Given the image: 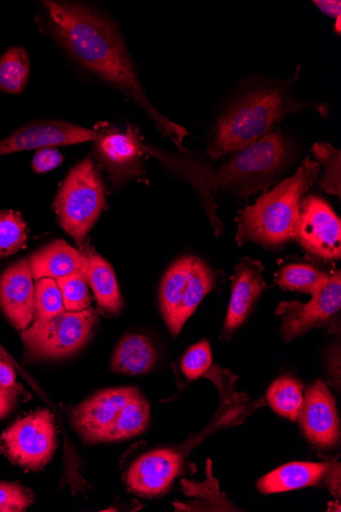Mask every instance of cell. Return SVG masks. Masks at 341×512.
Listing matches in <instances>:
<instances>
[{
    "instance_id": "obj_9",
    "label": "cell",
    "mask_w": 341,
    "mask_h": 512,
    "mask_svg": "<svg viewBox=\"0 0 341 512\" xmlns=\"http://www.w3.org/2000/svg\"><path fill=\"white\" fill-rule=\"evenodd\" d=\"M308 303L281 302L276 314L281 318L280 333L285 342L294 340L316 328L335 323L341 308V274L333 272L324 286Z\"/></svg>"
},
{
    "instance_id": "obj_3",
    "label": "cell",
    "mask_w": 341,
    "mask_h": 512,
    "mask_svg": "<svg viewBox=\"0 0 341 512\" xmlns=\"http://www.w3.org/2000/svg\"><path fill=\"white\" fill-rule=\"evenodd\" d=\"M297 74L289 81L255 87L243 93L218 118L212 132L208 154L218 160L229 153L240 152L272 133L286 117L307 109L328 116L326 104L303 102L295 98L292 84Z\"/></svg>"
},
{
    "instance_id": "obj_6",
    "label": "cell",
    "mask_w": 341,
    "mask_h": 512,
    "mask_svg": "<svg viewBox=\"0 0 341 512\" xmlns=\"http://www.w3.org/2000/svg\"><path fill=\"white\" fill-rule=\"evenodd\" d=\"M215 284L214 270L198 257L184 256L172 264L160 288L161 311L172 336L181 333Z\"/></svg>"
},
{
    "instance_id": "obj_25",
    "label": "cell",
    "mask_w": 341,
    "mask_h": 512,
    "mask_svg": "<svg viewBox=\"0 0 341 512\" xmlns=\"http://www.w3.org/2000/svg\"><path fill=\"white\" fill-rule=\"evenodd\" d=\"M303 390L304 385L298 379L282 377L268 389L267 400L276 413L297 422L304 403Z\"/></svg>"
},
{
    "instance_id": "obj_2",
    "label": "cell",
    "mask_w": 341,
    "mask_h": 512,
    "mask_svg": "<svg viewBox=\"0 0 341 512\" xmlns=\"http://www.w3.org/2000/svg\"><path fill=\"white\" fill-rule=\"evenodd\" d=\"M143 152L158 159L174 175L188 181L200 197L217 236L223 234V223L218 218L215 203L218 193L226 192L242 199L259 192L266 193L290 160V146L281 130L237 152L220 167L145 144Z\"/></svg>"
},
{
    "instance_id": "obj_14",
    "label": "cell",
    "mask_w": 341,
    "mask_h": 512,
    "mask_svg": "<svg viewBox=\"0 0 341 512\" xmlns=\"http://www.w3.org/2000/svg\"><path fill=\"white\" fill-rule=\"evenodd\" d=\"M298 421L308 440L320 448L339 444L340 422L336 401L323 381L309 386Z\"/></svg>"
},
{
    "instance_id": "obj_31",
    "label": "cell",
    "mask_w": 341,
    "mask_h": 512,
    "mask_svg": "<svg viewBox=\"0 0 341 512\" xmlns=\"http://www.w3.org/2000/svg\"><path fill=\"white\" fill-rule=\"evenodd\" d=\"M212 367V349L208 341L191 346L181 361V369L190 381H196L208 374Z\"/></svg>"
},
{
    "instance_id": "obj_34",
    "label": "cell",
    "mask_w": 341,
    "mask_h": 512,
    "mask_svg": "<svg viewBox=\"0 0 341 512\" xmlns=\"http://www.w3.org/2000/svg\"><path fill=\"white\" fill-rule=\"evenodd\" d=\"M21 386L5 388L0 386V412L7 416L16 406Z\"/></svg>"
},
{
    "instance_id": "obj_28",
    "label": "cell",
    "mask_w": 341,
    "mask_h": 512,
    "mask_svg": "<svg viewBox=\"0 0 341 512\" xmlns=\"http://www.w3.org/2000/svg\"><path fill=\"white\" fill-rule=\"evenodd\" d=\"M35 285V322H47L66 312L56 279L41 278Z\"/></svg>"
},
{
    "instance_id": "obj_29",
    "label": "cell",
    "mask_w": 341,
    "mask_h": 512,
    "mask_svg": "<svg viewBox=\"0 0 341 512\" xmlns=\"http://www.w3.org/2000/svg\"><path fill=\"white\" fill-rule=\"evenodd\" d=\"M182 491L186 496L196 497L201 502L208 501L207 511H236V507L220 493L218 482L214 479L211 471V460L208 462V480L206 483H196L182 480Z\"/></svg>"
},
{
    "instance_id": "obj_13",
    "label": "cell",
    "mask_w": 341,
    "mask_h": 512,
    "mask_svg": "<svg viewBox=\"0 0 341 512\" xmlns=\"http://www.w3.org/2000/svg\"><path fill=\"white\" fill-rule=\"evenodd\" d=\"M140 392L131 387L104 390L96 393L72 411V422L88 442H102L123 407Z\"/></svg>"
},
{
    "instance_id": "obj_16",
    "label": "cell",
    "mask_w": 341,
    "mask_h": 512,
    "mask_svg": "<svg viewBox=\"0 0 341 512\" xmlns=\"http://www.w3.org/2000/svg\"><path fill=\"white\" fill-rule=\"evenodd\" d=\"M264 266L260 261L243 258L231 277V299L223 327L222 338L229 339L254 310L266 288Z\"/></svg>"
},
{
    "instance_id": "obj_5",
    "label": "cell",
    "mask_w": 341,
    "mask_h": 512,
    "mask_svg": "<svg viewBox=\"0 0 341 512\" xmlns=\"http://www.w3.org/2000/svg\"><path fill=\"white\" fill-rule=\"evenodd\" d=\"M105 206L103 178L93 161L86 158L70 171L55 203L61 226L78 247L85 243Z\"/></svg>"
},
{
    "instance_id": "obj_7",
    "label": "cell",
    "mask_w": 341,
    "mask_h": 512,
    "mask_svg": "<svg viewBox=\"0 0 341 512\" xmlns=\"http://www.w3.org/2000/svg\"><path fill=\"white\" fill-rule=\"evenodd\" d=\"M97 323L93 308L66 311L47 322H35L21 334L29 361L58 360L79 352Z\"/></svg>"
},
{
    "instance_id": "obj_38",
    "label": "cell",
    "mask_w": 341,
    "mask_h": 512,
    "mask_svg": "<svg viewBox=\"0 0 341 512\" xmlns=\"http://www.w3.org/2000/svg\"><path fill=\"white\" fill-rule=\"evenodd\" d=\"M0 359H3L15 366L17 370L20 372L21 376L26 379V381L33 387L34 381L26 374V371H24L20 365L15 361V359L11 356L10 353L6 351V349L0 345Z\"/></svg>"
},
{
    "instance_id": "obj_21",
    "label": "cell",
    "mask_w": 341,
    "mask_h": 512,
    "mask_svg": "<svg viewBox=\"0 0 341 512\" xmlns=\"http://www.w3.org/2000/svg\"><path fill=\"white\" fill-rule=\"evenodd\" d=\"M157 361L152 342L141 335H127L116 346L111 367L117 374L140 376L148 374Z\"/></svg>"
},
{
    "instance_id": "obj_11",
    "label": "cell",
    "mask_w": 341,
    "mask_h": 512,
    "mask_svg": "<svg viewBox=\"0 0 341 512\" xmlns=\"http://www.w3.org/2000/svg\"><path fill=\"white\" fill-rule=\"evenodd\" d=\"M143 145L138 130L131 125L125 131L115 127L101 130L93 142L94 156L107 170L114 188L143 174Z\"/></svg>"
},
{
    "instance_id": "obj_37",
    "label": "cell",
    "mask_w": 341,
    "mask_h": 512,
    "mask_svg": "<svg viewBox=\"0 0 341 512\" xmlns=\"http://www.w3.org/2000/svg\"><path fill=\"white\" fill-rule=\"evenodd\" d=\"M326 482L334 496L340 497V464L332 463L326 475Z\"/></svg>"
},
{
    "instance_id": "obj_23",
    "label": "cell",
    "mask_w": 341,
    "mask_h": 512,
    "mask_svg": "<svg viewBox=\"0 0 341 512\" xmlns=\"http://www.w3.org/2000/svg\"><path fill=\"white\" fill-rule=\"evenodd\" d=\"M331 274L316 265L292 263L283 266L275 275V283L285 291L315 294Z\"/></svg>"
},
{
    "instance_id": "obj_1",
    "label": "cell",
    "mask_w": 341,
    "mask_h": 512,
    "mask_svg": "<svg viewBox=\"0 0 341 512\" xmlns=\"http://www.w3.org/2000/svg\"><path fill=\"white\" fill-rule=\"evenodd\" d=\"M42 27L83 69L118 89L139 106L159 131L186 154L188 134L181 125L161 114L142 87L134 63L116 24L82 3L44 0Z\"/></svg>"
},
{
    "instance_id": "obj_10",
    "label": "cell",
    "mask_w": 341,
    "mask_h": 512,
    "mask_svg": "<svg viewBox=\"0 0 341 512\" xmlns=\"http://www.w3.org/2000/svg\"><path fill=\"white\" fill-rule=\"evenodd\" d=\"M294 241L317 258L340 259V219L322 198L317 196L303 198Z\"/></svg>"
},
{
    "instance_id": "obj_33",
    "label": "cell",
    "mask_w": 341,
    "mask_h": 512,
    "mask_svg": "<svg viewBox=\"0 0 341 512\" xmlns=\"http://www.w3.org/2000/svg\"><path fill=\"white\" fill-rule=\"evenodd\" d=\"M64 162L63 155L56 148L38 150L32 160L35 173L44 174L55 170Z\"/></svg>"
},
{
    "instance_id": "obj_27",
    "label": "cell",
    "mask_w": 341,
    "mask_h": 512,
    "mask_svg": "<svg viewBox=\"0 0 341 512\" xmlns=\"http://www.w3.org/2000/svg\"><path fill=\"white\" fill-rule=\"evenodd\" d=\"M28 240V228L22 215L13 210L0 211V260L23 249Z\"/></svg>"
},
{
    "instance_id": "obj_22",
    "label": "cell",
    "mask_w": 341,
    "mask_h": 512,
    "mask_svg": "<svg viewBox=\"0 0 341 512\" xmlns=\"http://www.w3.org/2000/svg\"><path fill=\"white\" fill-rule=\"evenodd\" d=\"M151 422V405L140 393L120 411L102 442H116L143 433Z\"/></svg>"
},
{
    "instance_id": "obj_12",
    "label": "cell",
    "mask_w": 341,
    "mask_h": 512,
    "mask_svg": "<svg viewBox=\"0 0 341 512\" xmlns=\"http://www.w3.org/2000/svg\"><path fill=\"white\" fill-rule=\"evenodd\" d=\"M100 135L101 130H92L63 120H39L23 125L0 141V157L94 142Z\"/></svg>"
},
{
    "instance_id": "obj_19",
    "label": "cell",
    "mask_w": 341,
    "mask_h": 512,
    "mask_svg": "<svg viewBox=\"0 0 341 512\" xmlns=\"http://www.w3.org/2000/svg\"><path fill=\"white\" fill-rule=\"evenodd\" d=\"M333 461L290 462L263 477L258 488L264 494H275L318 485L331 468Z\"/></svg>"
},
{
    "instance_id": "obj_8",
    "label": "cell",
    "mask_w": 341,
    "mask_h": 512,
    "mask_svg": "<svg viewBox=\"0 0 341 512\" xmlns=\"http://www.w3.org/2000/svg\"><path fill=\"white\" fill-rule=\"evenodd\" d=\"M58 447L53 413L37 410L12 425L3 435L9 459L27 471H39L50 463Z\"/></svg>"
},
{
    "instance_id": "obj_26",
    "label": "cell",
    "mask_w": 341,
    "mask_h": 512,
    "mask_svg": "<svg viewBox=\"0 0 341 512\" xmlns=\"http://www.w3.org/2000/svg\"><path fill=\"white\" fill-rule=\"evenodd\" d=\"M314 157L322 167V174L316 180L320 190L337 196H341V154L338 149L328 143H317L312 148Z\"/></svg>"
},
{
    "instance_id": "obj_18",
    "label": "cell",
    "mask_w": 341,
    "mask_h": 512,
    "mask_svg": "<svg viewBox=\"0 0 341 512\" xmlns=\"http://www.w3.org/2000/svg\"><path fill=\"white\" fill-rule=\"evenodd\" d=\"M79 248L84 260V275L97 304L105 314L118 315L123 308V298L112 265L89 243Z\"/></svg>"
},
{
    "instance_id": "obj_4",
    "label": "cell",
    "mask_w": 341,
    "mask_h": 512,
    "mask_svg": "<svg viewBox=\"0 0 341 512\" xmlns=\"http://www.w3.org/2000/svg\"><path fill=\"white\" fill-rule=\"evenodd\" d=\"M318 162L307 158L294 176H291L263 194L236 217V242H248L266 248L279 249L294 241L299 222L301 203L305 194L319 177Z\"/></svg>"
},
{
    "instance_id": "obj_17",
    "label": "cell",
    "mask_w": 341,
    "mask_h": 512,
    "mask_svg": "<svg viewBox=\"0 0 341 512\" xmlns=\"http://www.w3.org/2000/svg\"><path fill=\"white\" fill-rule=\"evenodd\" d=\"M182 457L172 449H159L141 456L127 473L130 491L153 497L168 490L181 471Z\"/></svg>"
},
{
    "instance_id": "obj_24",
    "label": "cell",
    "mask_w": 341,
    "mask_h": 512,
    "mask_svg": "<svg viewBox=\"0 0 341 512\" xmlns=\"http://www.w3.org/2000/svg\"><path fill=\"white\" fill-rule=\"evenodd\" d=\"M31 66L24 46H10L0 57V91L21 95L30 78Z\"/></svg>"
},
{
    "instance_id": "obj_15",
    "label": "cell",
    "mask_w": 341,
    "mask_h": 512,
    "mask_svg": "<svg viewBox=\"0 0 341 512\" xmlns=\"http://www.w3.org/2000/svg\"><path fill=\"white\" fill-rule=\"evenodd\" d=\"M29 259L9 267L0 278V307L18 331L27 330L35 316V286Z\"/></svg>"
},
{
    "instance_id": "obj_32",
    "label": "cell",
    "mask_w": 341,
    "mask_h": 512,
    "mask_svg": "<svg viewBox=\"0 0 341 512\" xmlns=\"http://www.w3.org/2000/svg\"><path fill=\"white\" fill-rule=\"evenodd\" d=\"M33 503V493L17 483L0 482V512H22Z\"/></svg>"
},
{
    "instance_id": "obj_20",
    "label": "cell",
    "mask_w": 341,
    "mask_h": 512,
    "mask_svg": "<svg viewBox=\"0 0 341 512\" xmlns=\"http://www.w3.org/2000/svg\"><path fill=\"white\" fill-rule=\"evenodd\" d=\"M29 263L35 281L84 273V260L80 251L63 240L55 241L35 252L29 258Z\"/></svg>"
},
{
    "instance_id": "obj_39",
    "label": "cell",
    "mask_w": 341,
    "mask_h": 512,
    "mask_svg": "<svg viewBox=\"0 0 341 512\" xmlns=\"http://www.w3.org/2000/svg\"><path fill=\"white\" fill-rule=\"evenodd\" d=\"M4 417H5V415L2 412H0V418H4Z\"/></svg>"
},
{
    "instance_id": "obj_36",
    "label": "cell",
    "mask_w": 341,
    "mask_h": 512,
    "mask_svg": "<svg viewBox=\"0 0 341 512\" xmlns=\"http://www.w3.org/2000/svg\"><path fill=\"white\" fill-rule=\"evenodd\" d=\"M313 4L325 15L332 18H340L341 3L339 0H315Z\"/></svg>"
},
{
    "instance_id": "obj_35",
    "label": "cell",
    "mask_w": 341,
    "mask_h": 512,
    "mask_svg": "<svg viewBox=\"0 0 341 512\" xmlns=\"http://www.w3.org/2000/svg\"><path fill=\"white\" fill-rule=\"evenodd\" d=\"M0 386L14 388L16 384L15 366L3 359H0Z\"/></svg>"
},
{
    "instance_id": "obj_30",
    "label": "cell",
    "mask_w": 341,
    "mask_h": 512,
    "mask_svg": "<svg viewBox=\"0 0 341 512\" xmlns=\"http://www.w3.org/2000/svg\"><path fill=\"white\" fill-rule=\"evenodd\" d=\"M66 311L78 312L91 307V298L84 273H74L56 279Z\"/></svg>"
}]
</instances>
